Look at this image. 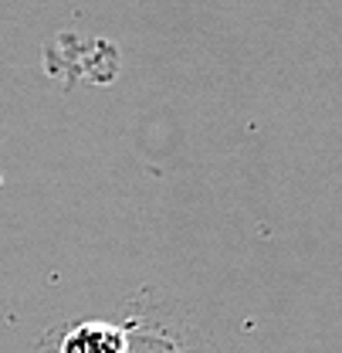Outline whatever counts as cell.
Returning <instances> with one entry per match:
<instances>
[{"instance_id": "cell-1", "label": "cell", "mask_w": 342, "mask_h": 353, "mask_svg": "<svg viewBox=\"0 0 342 353\" xmlns=\"http://www.w3.org/2000/svg\"><path fill=\"white\" fill-rule=\"evenodd\" d=\"M61 353H122V333L109 323H85L65 336Z\"/></svg>"}]
</instances>
